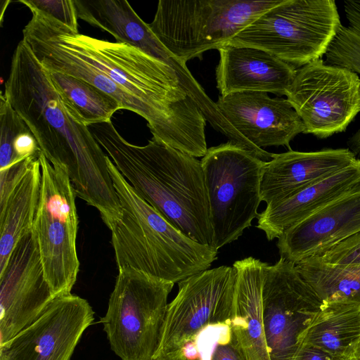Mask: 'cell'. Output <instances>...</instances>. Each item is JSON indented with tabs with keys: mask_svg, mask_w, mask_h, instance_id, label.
I'll list each match as a JSON object with an SVG mask.
<instances>
[{
	"mask_svg": "<svg viewBox=\"0 0 360 360\" xmlns=\"http://www.w3.org/2000/svg\"><path fill=\"white\" fill-rule=\"evenodd\" d=\"M340 25L333 0H281L229 44L262 49L300 68L326 54Z\"/></svg>",
	"mask_w": 360,
	"mask_h": 360,
	"instance_id": "6",
	"label": "cell"
},
{
	"mask_svg": "<svg viewBox=\"0 0 360 360\" xmlns=\"http://www.w3.org/2000/svg\"><path fill=\"white\" fill-rule=\"evenodd\" d=\"M179 360H186V359L184 356H183L182 358L179 359Z\"/></svg>",
	"mask_w": 360,
	"mask_h": 360,
	"instance_id": "34",
	"label": "cell"
},
{
	"mask_svg": "<svg viewBox=\"0 0 360 360\" xmlns=\"http://www.w3.org/2000/svg\"><path fill=\"white\" fill-rule=\"evenodd\" d=\"M88 128L140 197L182 233L213 247L200 161L153 139L143 146L131 144L112 121Z\"/></svg>",
	"mask_w": 360,
	"mask_h": 360,
	"instance_id": "3",
	"label": "cell"
},
{
	"mask_svg": "<svg viewBox=\"0 0 360 360\" xmlns=\"http://www.w3.org/2000/svg\"><path fill=\"white\" fill-rule=\"evenodd\" d=\"M174 283L131 268L119 269L107 312L101 319L121 360H153Z\"/></svg>",
	"mask_w": 360,
	"mask_h": 360,
	"instance_id": "7",
	"label": "cell"
},
{
	"mask_svg": "<svg viewBox=\"0 0 360 360\" xmlns=\"http://www.w3.org/2000/svg\"><path fill=\"white\" fill-rule=\"evenodd\" d=\"M38 158H31L9 167L0 169V207L20 181L32 162Z\"/></svg>",
	"mask_w": 360,
	"mask_h": 360,
	"instance_id": "31",
	"label": "cell"
},
{
	"mask_svg": "<svg viewBox=\"0 0 360 360\" xmlns=\"http://www.w3.org/2000/svg\"><path fill=\"white\" fill-rule=\"evenodd\" d=\"M39 160L41 187L32 229L46 279L57 297L71 293L79 269L76 194L63 167L52 165L41 152Z\"/></svg>",
	"mask_w": 360,
	"mask_h": 360,
	"instance_id": "9",
	"label": "cell"
},
{
	"mask_svg": "<svg viewBox=\"0 0 360 360\" xmlns=\"http://www.w3.org/2000/svg\"><path fill=\"white\" fill-rule=\"evenodd\" d=\"M216 105L233 128L253 146H287L304 132V125L286 98H271L262 91L219 96Z\"/></svg>",
	"mask_w": 360,
	"mask_h": 360,
	"instance_id": "15",
	"label": "cell"
},
{
	"mask_svg": "<svg viewBox=\"0 0 360 360\" xmlns=\"http://www.w3.org/2000/svg\"><path fill=\"white\" fill-rule=\"evenodd\" d=\"M94 315L85 299L58 295L35 321L0 345V360H70Z\"/></svg>",
	"mask_w": 360,
	"mask_h": 360,
	"instance_id": "14",
	"label": "cell"
},
{
	"mask_svg": "<svg viewBox=\"0 0 360 360\" xmlns=\"http://www.w3.org/2000/svg\"><path fill=\"white\" fill-rule=\"evenodd\" d=\"M281 0H160L149 27L181 61L229 44Z\"/></svg>",
	"mask_w": 360,
	"mask_h": 360,
	"instance_id": "5",
	"label": "cell"
},
{
	"mask_svg": "<svg viewBox=\"0 0 360 360\" xmlns=\"http://www.w3.org/2000/svg\"><path fill=\"white\" fill-rule=\"evenodd\" d=\"M0 124V169L31 158H39L41 151L34 134L2 92Z\"/></svg>",
	"mask_w": 360,
	"mask_h": 360,
	"instance_id": "27",
	"label": "cell"
},
{
	"mask_svg": "<svg viewBox=\"0 0 360 360\" xmlns=\"http://www.w3.org/2000/svg\"><path fill=\"white\" fill-rule=\"evenodd\" d=\"M344 7L349 25H340L325 54V63L360 74V1H345ZM347 143L348 148L360 159V129Z\"/></svg>",
	"mask_w": 360,
	"mask_h": 360,
	"instance_id": "26",
	"label": "cell"
},
{
	"mask_svg": "<svg viewBox=\"0 0 360 360\" xmlns=\"http://www.w3.org/2000/svg\"><path fill=\"white\" fill-rule=\"evenodd\" d=\"M78 18L169 65L179 77L188 72L185 63L159 41L126 0H74Z\"/></svg>",
	"mask_w": 360,
	"mask_h": 360,
	"instance_id": "20",
	"label": "cell"
},
{
	"mask_svg": "<svg viewBox=\"0 0 360 360\" xmlns=\"http://www.w3.org/2000/svg\"><path fill=\"white\" fill-rule=\"evenodd\" d=\"M23 39L49 72L86 81L148 123L153 139L195 158L207 151L206 120L167 63L124 43L75 32L32 11Z\"/></svg>",
	"mask_w": 360,
	"mask_h": 360,
	"instance_id": "1",
	"label": "cell"
},
{
	"mask_svg": "<svg viewBox=\"0 0 360 360\" xmlns=\"http://www.w3.org/2000/svg\"><path fill=\"white\" fill-rule=\"evenodd\" d=\"M360 186V159L345 169L278 203L266 205L258 214L257 227L268 240L278 238L299 224Z\"/></svg>",
	"mask_w": 360,
	"mask_h": 360,
	"instance_id": "19",
	"label": "cell"
},
{
	"mask_svg": "<svg viewBox=\"0 0 360 360\" xmlns=\"http://www.w3.org/2000/svg\"><path fill=\"white\" fill-rule=\"evenodd\" d=\"M359 232L360 186L285 230L277 248L296 264Z\"/></svg>",
	"mask_w": 360,
	"mask_h": 360,
	"instance_id": "16",
	"label": "cell"
},
{
	"mask_svg": "<svg viewBox=\"0 0 360 360\" xmlns=\"http://www.w3.org/2000/svg\"><path fill=\"white\" fill-rule=\"evenodd\" d=\"M108 167L122 211L110 229L118 269L131 268L176 283L210 267L217 250L169 224L137 194L109 158Z\"/></svg>",
	"mask_w": 360,
	"mask_h": 360,
	"instance_id": "4",
	"label": "cell"
},
{
	"mask_svg": "<svg viewBox=\"0 0 360 360\" xmlns=\"http://www.w3.org/2000/svg\"><path fill=\"white\" fill-rule=\"evenodd\" d=\"M326 352L309 344L301 342L291 360H338Z\"/></svg>",
	"mask_w": 360,
	"mask_h": 360,
	"instance_id": "32",
	"label": "cell"
},
{
	"mask_svg": "<svg viewBox=\"0 0 360 360\" xmlns=\"http://www.w3.org/2000/svg\"><path fill=\"white\" fill-rule=\"evenodd\" d=\"M41 187L39 158L35 159L0 207V273L21 238L32 229Z\"/></svg>",
	"mask_w": 360,
	"mask_h": 360,
	"instance_id": "22",
	"label": "cell"
},
{
	"mask_svg": "<svg viewBox=\"0 0 360 360\" xmlns=\"http://www.w3.org/2000/svg\"><path fill=\"white\" fill-rule=\"evenodd\" d=\"M329 264H360V232L314 256Z\"/></svg>",
	"mask_w": 360,
	"mask_h": 360,
	"instance_id": "30",
	"label": "cell"
},
{
	"mask_svg": "<svg viewBox=\"0 0 360 360\" xmlns=\"http://www.w3.org/2000/svg\"><path fill=\"white\" fill-rule=\"evenodd\" d=\"M285 96L304 125L319 139L345 131L360 112V79L320 58L298 68Z\"/></svg>",
	"mask_w": 360,
	"mask_h": 360,
	"instance_id": "11",
	"label": "cell"
},
{
	"mask_svg": "<svg viewBox=\"0 0 360 360\" xmlns=\"http://www.w3.org/2000/svg\"><path fill=\"white\" fill-rule=\"evenodd\" d=\"M49 72L70 114L86 127L111 121L113 114L122 109L114 98L86 81L63 73Z\"/></svg>",
	"mask_w": 360,
	"mask_h": 360,
	"instance_id": "24",
	"label": "cell"
},
{
	"mask_svg": "<svg viewBox=\"0 0 360 360\" xmlns=\"http://www.w3.org/2000/svg\"><path fill=\"white\" fill-rule=\"evenodd\" d=\"M218 51L216 78L221 96L243 91L285 96L297 70L255 47L227 44Z\"/></svg>",
	"mask_w": 360,
	"mask_h": 360,
	"instance_id": "18",
	"label": "cell"
},
{
	"mask_svg": "<svg viewBox=\"0 0 360 360\" xmlns=\"http://www.w3.org/2000/svg\"><path fill=\"white\" fill-rule=\"evenodd\" d=\"M213 231V248L236 240L258 216L265 161L228 141L207 149L201 160Z\"/></svg>",
	"mask_w": 360,
	"mask_h": 360,
	"instance_id": "8",
	"label": "cell"
},
{
	"mask_svg": "<svg viewBox=\"0 0 360 360\" xmlns=\"http://www.w3.org/2000/svg\"><path fill=\"white\" fill-rule=\"evenodd\" d=\"M262 302L271 360H291L324 302L302 278L295 264L282 257L264 266Z\"/></svg>",
	"mask_w": 360,
	"mask_h": 360,
	"instance_id": "12",
	"label": "cell"
},
{
	"mask_svg": "<svg viewBox=\"0 0 360 360\" xmlns=\"http://www.w3.org/2000/svg\"><path fill=\"white\" fill-rule=\"evenodd\" d=\"M55 297L32 229L17 243L0 273V345L35 321Z\"/></svg>",
	"mask_w": 360,
	"mask_h": 360,
	"instance_id": "13",
	"label": "cell"
},
{
	"mask_svg": "<svg viewBox=\"0 0 360 360\" xmlns=\"http://www.w3.org/2000/svg\"><path fill=\"white\" fill-rule=\"evenodd\" d=\"M349 148L274 154L266 162L260 197L266 205L283 201L357 161Z\"/></svg>",
	"mask_w": 360,
	"mask_h": 360,
	"instance_id": "17",
	"label": "cell"
},
{
	"mask_svg": "<svg viewBox=\"0 0 360 360\" xmlns=\"http://www.w3.org/2000/svg\"><path fill=\"white\" fill-rule=\"evenodd\" d=\"M295 265L302 278L324 303L360 304V264L333 265L310 257Z\"/></svg>",
	"mask_w": 360,
	"mask_h": 360,
	"instance_id": "25",
	"label": "cell"
},
{
	"mask_svg": "<svg viewBox=\"0 0 360 360\" xmlns=\"http://www.w3.org/2000/svg\"><path fill=\"white\" fill-rule=\"evenodd\" d=\"M30 11H37L78 32V17L74 0H20Z\"/></svg>",
	"mask_w": 360,
	"mask_h": 360,
	"instance_id": "29",
	"label": "cell"
},
{
	"mask_svg": "<svg viewBox=\"0 0 360 360\" xmlns=\"http://www.w3.org/2000/svg\"><path fill=\"white\" fill-rule=\"evenodd\" d=\"M52 165L63 167L76 196L93 206L110 229L121 206L103 153L88 127L70 114L49 71L22 39L13 53L3 94Z\"/></svg>",
	"mask_w": 360,
	"mask_h": 360,
	"instance_id": "2",
	"label": "cell"
},
{
	"mask_svg": "<svg viewBox=\"0 0 360 360\" xmlns=\"http://www.w3.org/2000/svg\"><path fill=\"white\" fill-rule=\"evenodd\" d=\"M208 352L197 354L191 360H245L229 325L214 326V342Z\"/></svg>",
	"mask_w": 360,
	"mask_h": 360,
	"instance_id": "28",
	"label": "cell"
},
{
	"mask_svg": "<svg viewBox=\"0 0 360 360\" xmlns=\"http://www.w3.org/2000/svg\"><path fill=\"white\" fill-rule=\"evenodd\" d=\"M338 360H360V346L352 353L339 358Z\"/></svg>",
	"mask_w": 360,
	"mask_h": 360,
	"instance_id": "33",
	"label": "cell"
},
{
	"mask_svg": "<svg viewBox=\"0 0 360 360\" xmlns=\"http://www.w3.org/2000/svg\"><path fill=\"white\" fill-rule=\"evenodd\" d=\"M266 264L248 257L233 264L237 283L234 313L229 326L245 360H271L262 302Z\"/></svg>",
	"mask_w": 360,
	"mask_h": 360,
	"instance_id": "21",
	"label": "cell"
},
{
	"mask_svg": "<svg viewBox=\"0 0 360 360\" xmlns=\"http://www.w3.org/2000/svg\"><path fill=\"white\" fill-rule=\"evenodd\" d=\"M336 359L360 346V304L326 302L301 337Z\"/></svg>",
	"mask_w": 360,
	"mask_h": 360,
	"instance_id": "23",
	"label": "cell"
},
{
	"mask_svg": "<svg viewBox=\"0 0 360 360\" xmlns=\"http://www.w3.org/2000/svg\"><path fill=\"white\" fill-rule=\"evenodd\" d=\"M236 283V270L229 266L207 269L179 282L178 293L168 304L153 360H178L204 330L229 325L234 313Z\"/></svg>",
	"mask_w": 360,
	"mask_h": 360,
	"instance_id": "10",
	"label": "cell"
}]
</instances>
